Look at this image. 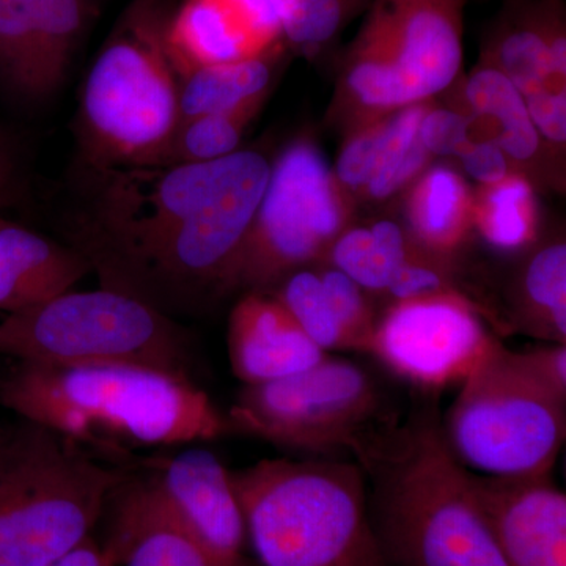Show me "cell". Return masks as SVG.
Listing matches in <instances>:
<instances>
[{
  "instance_id": "6da1fadb",
  "label": "cell",
  "mask_w": 566,
  "mask_h": 566,
  "mask_svg": "<svg viewBox=\"0 0 566 566\" xmlns=\"http://www.w3.org/2000/svg\"><path fill=\"white\" fill-rule=\"evenodd\" d=\"M264 153L182 166L80 161L66 244L102 289L180 322L227 297V281L270 180Z\"/></svg>"
},
{
  "instance_id": "7a4b0ae2",
  "label": "cell",
  "mask_w": 566,
  "mask_h": 566,
  "mask_svg": "<svg viewBox=\"0 0 566 566\" xmlns=\"http://www.w3.org/2000/svg\"><path fill=\"white\" fill-rule=\"evenodd\" d=\"M0 406L122 465L136 460L134 450L230 433L227 416L192 379L126 365L17 363L0 379Z\"/></svg>"
},
{
  "instance_id": "3957f363",
  "label": "cell",
  "mask_w": 566,
  "mask_h": 566,
  "mask_svg": "<svg viewBox=\"0 0 566 566\" xmlns=\"http://www.w3.org/2000/svg\"><path fill=\"white\" fill-rule=\"evenodd\" d=\"M360 468L390 566H506L471 472L447 446L433 406L395 424Z\"/></svg>"
},
{
  "instance_id": "277c9868",
  "label": "cell",
  "mask_w": 566,
  "mask_h": 566,
  "mask_svg": "<svg viewBox=\"0 0 566 566\" xmlns=\"http://www.w3.org/2000/svg\"><path fill=\"white\" fill-rule=\"evenodd\" d=\"M230 482L263 566H390L356 461L273 458L230 471Z\"/></svg>"
},
{
  "instance_id": "5b68a950",
  "label": "cell",
  "mask_w": 566,
  "mask_h": 566,
  "mask_svg": "<svg viewBox=\"0 0 566 566\" xmlns=\"http://www.w3.org/2000/svg\"><path fill=\"white\" fill-rule=\"evenodd\" d=\"M132 464L31 420L0 427V566H51L103 520Z\"/></svg>"
},
{
  "instance_id": "8992f818",
  "label": "cell",
  "mask_w": 566,
  "mask_h": 566,
  "mask_svg": "<svg viewBox=\"0 0 566 566\" xmlns=\"http://www.w3.org/2000/svg\"><path fill=\"white\" fill-rule=\"evenodd\" d=\"M178 0H133L85 80L80 161L159 166L180 123V77L167 50Z\"/></svg>"
},
{
  "instance_id": "52a82bcc",
  "label": "cell",
  "mask_w": 566,
  "mask_h": 566,
  "mask_svg": "<svg viewBox=\"0 0 566 566\" xmlns=\"http://www.w3.org/2000/svg\"><path fill=\"white\" fill-rule=\"evenodd\" d=\"M468 0H371L346 48L329 118L345 133L431 102L461 76Z\"/></svg>"
},
{
  "instance_id": "ba28073f",
  "label": "cell",
  "mask_w": 566,
  "mask_h": 566,
  "mask_svg": "<svg viewBox=\"0 0 566 566\" xmlns=\"http://www.w3.org/2000/svg\"><path fill=\"white\" fill-rule=\"evenodd\" d=\"M0 356L57 367L126 365L193 379L192 337L126 294L70 292L0 319Z\"/></svg>"
},
{
  "instance_id": "9c48e42d",
  "label": "cell",
  "mask_w": 566,
  "mask_h": 566,
  "mask_svg": "<svg viewBox=\"0 0 566 566\" xmlns=\"http://www.w3.org/2000/svg\"><path fill=\"white\" fill-rule=\"evenodd\" d=\"M441 428L458 463L474 474H553L565 444L566 397L497 337L458 386Z\"/></svg>"
},
{
  "instance_id": "30bf717a",
  "label": "cell",
  "mask_w": 566,
  "mask_h": 566,
  "mask_svg": "<svg viewBox=\"0 0 566 566\" xmlns=\"http://www.w3.org/2000/svg\"><path fill=\"white\" fill-rule=\"evenodd\" d=\"M226 416L230 433L315 458L346 453L359 465L397 424L374 376L333 354L289 378L243 386Z\"/></svg>"
},
{
  "instance_id": "8fae6325",
  "label": "cell",
  "mask_w": 566,
  "mask_h": 566,
  "mask_svg": "<svg viewBox=\"0 0 566 566\" xmlns=\"http://www.w3.org/2000/svg\"><path fill=\"white\" fill-rule=\"evenodd\" d=\"M354 203L312 137L290 142L271 166L227 281V297L270 293L294 271L323 263L338 234L352 226Z\"/></svg>"
},
{
  "instance_id": "7c38bea8",
  "label": "cell",
  "mask_w": 566,
  "mask_h": 566,
  "mask_svg": "<svg viewBox=\"0 0 566 566\" xmlns=\"http://www.w3.org/2000/svg\"><path fill=\"white\" fill-rule=\"evenodd\" d=\"M491 315L464 294L395 301L378 314L367 354L419 392L458 387L497 335Z\"/></svg>"
},
{
  "instance_id": "4fadbf2b",
  "label": "cell",
  "mask_w": 566,
  "mask_h": 566,
  "mask_svg": "<svg viewBox=\"0 0 566 566\" xmlns=\"http://www.w3.org/2000/svg\"><path fill=\"white\" fill-rule=\"evenodd\" d=\"M163 501L188 528L211 566H252L248 531L230 471L214 453L188 449L172 457L136 458Z\"/></svg>"
},
{
  "instance_id": "5bb4252c",
  "label": "cell",
  "mask_w": 566,
  "mask_h": 566,
  "mask_svg": "<svg viewBox=\"0 0 566 566\" xmlns=\"http://www.w3.org/2000/svg\"><path fill=\"white\" fill-rule=\"evenodd\" d=\"M91 17V0H0V85L44 99L65 80Z\"/></svg>"
},
{
  "instance_id": "9a60e30c",
  "label": "cell",
  "mask_w": 566,
  "mask_h": 566,
  "mask_svg": "<svg viewBox=\"0 0 566 566\" xmlns=\"http://www.w3.org/2000/svg\"><path fill=\"white\" fill-rule=\"evenodd\" d=\"M471 482L506 566H566V495L551 474Z\"/></svg>"
},
{
  "instance_id": "2e32d148",
  "label": "cell",
  "mask_w": 566,
  "mask_h": 566,
  "mask_svg": "<svg viewBox=\"0 0 566 566\" xmlns=\"http://www.w3.org/2000/svg\"><path fill=\"white\" fill-rule=\"evenodd\" d=\"M282 46L273 0H180L167 28L180 80L202 66L248 61Z\"/></svg>"
},
{
  "instance_id": "e0dca14e",
  "label": "cell",
  "mask_w": 566,
  "mask_h": 566,
  "mask_svg": "<svg viewBox=\"0 0 566 566\" xmlns=\"http://www.w3.org/2000/svg\"><path fill=\"white\" fill-rule=\"evenodd\" d=\"M482 57L524 99L566 91V21L562 0H509L488 32Z\"/></svg>"
},
{
  "instance_id": "ac0fdd59",
  "label": "cell",
  "mask_w": 566,
  "mask_h": 566,
  "mask_svg": "<svg viewBox=\"0 0 566 566\" xmlns=\"http://www.w3.org/2000/svg\"><path fill=\"white\" fill-rule=\"evenodd\" d=\"M104 513L111 516L109 534L99 543L115 566H211L150 479L134 464Z\"/></svg>"
},
{
  "instance_id": "d6986e66",
  "label": "cell",
  "mask_w": 566,
  "mask_h": 566,
  "mask_svg": "<svg viewBox=\"0 0 566 566\" xmlns=\"http://www.w3.org/2000/svg\"><path fill=\"white\" fill-rule=\"evenodd\" d=\"M230 367L244 386L264 385L308 370L329 356L270 293H243L227 329Z\"/></svg>"
},
{
  "instance_id": "ffe728a7",
  "label": "cell",
  "mask_w": 566,
  "mask_h": 566,
  "mask_svg": "<svg viewBox=\"0 0 566 566\" xmlns=\"http://www.w3.org/2000/svg\"><path fill=\"white\" fill-rule=\"evenodd\" d=\"M463 111L472 128L483 129L482 136L495 142L504 151L513 172L523 175L532 185L547 182L560 186L547 164L560 159L546 147L536 132L526 102L493 63L480 55L471 73L461 82Z\"/></svg>"
},
{
  "instance_id": "44dd1931",
  "label": "cell",
  "mask_w": 566,
  "mask_h": 566,
  "mask_svg": "<svg viewBox=\"0 0 566 566\" xmlns=\"http://www.w3.org/2000/svg\"><path fill=\"white\" fill-rule=\"evenodd\" d=\"M91 264L70 244L0 218V311H28L70 292Z\"/></svg>"
},
{
  "instance_id": "7402d4cb",
  "label": "cell",
  "mask_w": 566,
  "mask_h": 566,
  "mask_svg": "<svg viewBox=\"0 0 566 566\" xmlns=\"http://www.w3.org/2000/svg\"><path fill=\"white\" fill-rule=\"evenodd\" d=\"M406 232L424 252L457 262L474 232V189L447 164H431L406 189Z\"/></svg>"
},
{
  "instance_id": "603a6c76",
  "label": "cell",
  "mask_w": 566,
  "mask_h": 566,
  "mask_svg": "<svg viewBox=\"0 0 566 566\" xmlns=\"http://www.w3.org/2000/svg\"><path fill=\"white\" fill-rule=\"evenodd\" d=\"M509 329L547 344L566 345V243L564 237L528 249L509 289Z\"/></svg>"
},
{
  "instance_id": "cb8c5ba5",
  "label": "cell",
  "mask_w": 566,
  "mask_h": 566,
  "mask_svg": "<svg viewBox=\"0 0 566 566\" xmlns=\"http://www.w3.org/2000/svg\"><path fill=\"white\" fill-rule=\"evenodd\" d=\"M286 46L248 61L189 71L180 80V120L266 102Z\"/></svg>"
},
{
  "instance_id": "d4e9b609",
  "label": "cell",
  "mask_w": 566,
  "mask_h": 566,
  "mask_svg": "<svg viewBox=\"0 0 566 566\" xmlns=\"http://www.w3.org/2000/svg\"><path fill=\"white\" fill-rule=\"evenodd\" d=\"M419 245L403 226L381 219L371 226L346 227L331 245L323 263L352 277L370 296L385 297L395 273Z\"/></svg>"
},
{
  "instance_id": "484cf974",
  "label": "cell",
  "mask_w": 566,
  "mask_h": 566,
  "mask_svg": "<svg viewBox=\"0 0 566 566\" xmlns=\"http://www.w3.org/2000/svg\"><path fill=\"white\" fill-rule=\"evenodd\" d=\"M474 232L495 252H527L539 241L535 186L512 172L474 191Z\"/></svg>"
},
{
  "instance_id": "4316f807",
  "label": "cell",
  "mask_w": 566,
  "mask_h": 566,
  "mask_svg": "<svg viewBox=\"0 0 566 566\" xmlns=\"http://www.w3.org/2000/svg\"><path fill=\"white\" fill-rule=\"evenodd\" d=\"M270 294L323 352L357 353L356 342L349 333L333 286L324 275L322 263L301 268L286 275Z\"/></svg>"
},
{
  "instance_id": "83f0119b",
  "label": "cell",
  "mask_w": 566,
  "mask_h": 566,
  "mask_svg": "<svg viewBox=\"0 0 566 566\" xmlns=\"http://www.w3.org/2000/svg\"><path fill=\"white\" fill-rule=\"evenodd\" d=\"M433 104L434 99L416 103L390 114L385 147L359 202H387L405 192L434 163L419 140L420 122Z\"/></svg>"
},
{
  "instance_id": "f1b7e54d",
  "label": "cell",
  "mask_w": 566,
  "mask_h": 566,
  "mask_svg": "<svg viewBox=\"0 0 566 566\" xmlns=\"http://www.w3.org/2000/svg\"><path fill=\"white\" fill-rule=\"evenodd\" d=\"M264 103L256 102L233 111L182 118L175 128L159 166L218 161L241 150L245 129L263 109Z\"/></svg>"
},
{
  "instance_id": "f546056e",
  "label": "cell",
  "mask_w": 566,
  "mask_h": 566,
  "mask_svg": "<svg viewBox=\"0 0 566 566\" xmlns=\"http://www.w3.org/2000/svg\"><path fill=\"white\" fill-rule=\"evenodd\" d=\"M283 43L296 54L315 55L346 25L367 11L371 0H273Z\"/></svg>"
},
{
  "instance_id": "4dcf8cb0",
  "label": "cell",
  "mask_w": 566,
  "mask_h": 566,
  "mask_svg": "<svg viewBox=\"0 0 566 566\" xmlns=\"http://www.w3.org/2000/svg\"><path fill=\"white\" fill-rule=\"evenodd\" d=\"M390 114L345 134L344 147L333 167L338 185L354 202L370 181L389 133Z\"/></svg>"
},
{
  "instance_id": "1f68e13d",
  "label": "cell",
  "mask_w": 566,
  "mask_h": 566,
  "mask_svg": "<svg viewBox=\"0 0 566 566\" xmlns=\"http://www.w3.org/2000/svg\"><path fill=\"white\" fill-rule=\"evenodd\" d=\"M474 139L468 115L457 107H438L436 103L423 115L419 140L433 158H458Z\"/></svg>"
},
{
  "instance_id": "d6a6232c",
  "label": "cell",
  "mask_w": 566,
  "mask_h": 566,
  "mask_svg": "<svg viewBox=\"0 0 566 566\" xmlns=\"http://www.w3.org/2000/svg\"><path fill=\"white\" fill-rule=\"evenodd\" d=\"M536 132L560 159L566 148V91H546L524 99Z\"/></svg>"
},
{
  "instance_id": "836d02e7",
  "label": "cell",
  "mask_w": 566,
  "mask_h": 566,
  "mask_svg": "<svg viewBox=\"0 0 566 566\" xmlns=\"http://www.w3.org/2000/svg\"><path fill=\"white\" fill-rule=\"evenodd\" d=\"M457 159L463 172L479 186L494 185L513 172L504 151L486 137L474 136Z\"/></svg>"
},
{
  "instance_id": "e575fe53",
  "label": "cell",
  "mask_w": 566,
  "mask_h": 566,
  "mask_svg": "<svg viewBox=\"0 0 566 566\" xmlns=\"http://www.w3.org/2000/svg\"><path fill=\"white\" fill-rule=\"evenodd\" d=\"M521 353L545 385L566 397V345L547 344Z\"/></svg>"
},
{
  "instance_id": "d590c367",
  "label": "cell",
  "mask_w": 566,
  "mask_h": 566,
  "mask_svg": "<svg viewBox=\"0 0 566 566\" xmlns=\"http://www.w3.org/2000/svg\"><path fill=\"white\" fill-rule=\"evenodd\" d=\"M20 182H18L17 159L9 142L0 133V208L18 202Z\"/></svg>"
},
{
  "instance_id": "8d00e7d4",
  "label": "cell",
  "mask_w": 566,
  "mask_h": 566,
  "mask_svg": "<svg viewBox=\"0 0 566 566\" xmlns=\"http://www.w3.org/2000/svg\"><path fill=\"white\" fill-rule=\"evenodd\" d=\"M51 566H115L102 543L91 535Z\"/></svg>"
}]
</instances>
